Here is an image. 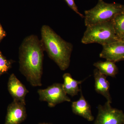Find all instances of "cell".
<instances>
[{
  "instance_id": "d6986e66",
  "label": "cell",
  "mask_w": 124,
  "mask_h": 124,
  "mask_svg": "<svg viewBox=\"0 0 124 124\" xmlns=\"http://www.w3.org/2000/svg\"><path fill=\"white\" fill-rule=\"evenodd\" d=\"M45 124V123H41V124Z\"/></svg>"
},
{
  "instance_id": "e0dca14e",
  "label": "cell",
  "mask_w": 124,
  "mask_h": 124,
  "mask_svg": "<svg viewBox=\"0 0 124 124\" xmlns=\"http://www.w3.org/2000/svg\"><path fill=\"white\" fill-rule=\"evenodd\" d=\"M6 36V33L0 23V42Z\"/></svg>"
},
{
  "instance_id": "4fadbf2b",
  "label": "cell",
  "mask_w": 124,
  "mask_h": 124,
  "mask_svg": "<svg viewBox=\"0 0 124 124\" xmlns=\"http://www.w3.org/2000/svg\"><path fill=\"white\" fill-rule=\"evenodd\" d=\"M93 66L100 73L107 77H115L118 72V69L115 62L112 61H98L94 63Z\"/></svg>"
},
{
  "instance_id": "5bb4252c",
  "label": "cell",
  "mask_w": 124,
  "mask_h": 124,
  "mask_svg": "<svg viewBox=\"0 0 124 124\" xmlns=\"http://www.w3.org/2000/svg\"><path fill=\"white\" fill-rule=\"evenodd\" d=\"M112 22L116 34L121 40L124 34V10L117 15Z\"/></svg>"
},
{
  "instance_id": "ac0fdd59",
  "label": "cell",
  "mask_w": 124,
  "mask_h": 124,
  "mask_svg": "<svg viewBox=\"0 0 124 124\" xmlns=\"http://www.w3.org/2000/svg\"><path fill=\"white\" fill-rule=\"evenodd\" d=\"M121 40H122V41L124 42V35H123V36H122V38H121Z\"/></svg>"
},
{
  "instance_id": "8fae6325",
  "label": "cell",
  "mask_w": 124,
  "mask_h": 124,
  "mask_svg": "<svg viewBox=\"0 0 124 124\" xmlns=\"http://www.w3.org/2000/svg\"><path fill=\"white\" fill-rule=\"evenodd\" d=\"M93 75L95 91L106 98L107 101L111 103V97L109 92L110 83L107 79L106 76L101 74L97 68L94 70Z\"/></svg>"
},
{
  "instance_id": "3957f363",
  "label": "cell",
  "mask_w": 124,
  "mask_h": 124,
  "mask_svg": "<svg viewBox=\"0 0 124 124\" xmlns=\"http://www.w3.org/2000/svg\"><path fill=\"white\" fill-rule=\"evenodd\" d=\"M124 10V5L114 2L108 3L98 0L93 8L85 11V23L86 27L112 21L118 14Z\"/></svg>"
},
{
  "instance_id": "8992f818",
  "label": "cell",
  "mask_w": 124,
  "mask_h": 124,
  "mask_svg": "<svg viewBox=\"0 0 124 124\" xmlns=\"http://www.w3.org/2000/svg\"><path fill=\"white\" fill-rule=\"evenodd\" d=\"M107 101L104 105L98 106V114L94 124H124L123 111L112 108Z\"/></svg>"
},
{
  "instance_id": "2e32d148",
  "label": "cell",
  "mask_w": 124,
  "mask_h": 124,
  "mask_svg": "<svg viewBox=\"0 0 124 124\" xmlns=\"http://www.w3.org/2000/svg\"><path fill=\"white\" fill-rule=\"evenodd\" d=\"M66 2L67 4L71 9L75 11L76 13L80 16V17L82 18H84L85 16L81 14L79 11L78 7L75 4L74 0H64Z\"/></svg>"
},
{
  "instance_id": "7a4b0ae2",
  "label": "cell",
  "mask_w": 124,
  "mask_h": 124,
  "mask_svg": "<svg viewBox=\"0 0 124 124\" xmlns=\"http://www.w3.org/2000/svg\"><path fill=\"white\" fill-rule=\"evenodd\" d=\"M41 40L44 51L62 70L69 68L73 45L55 33L50 27L43 25L41 30Z\"/></svg>"
},
{
  "instance_id": "277c9868",
  "label": "cell",
  "mask_w": 124,
  "mask_h": 124,
  "mask_svg": "<svg viewBox=\"0 0 124 124\" xmlns=\"http://www.w3.org/2000/svg\"><path fill=\"white\" fill-rule=\"evenodd\" d=\"M119 40L111 21L86 27L81 41L85 44L95 43L103 46Z\"/></svg>"
},
{
  "instance_id": "7c38bea8",
  "label": "cell",
  "mask_w": 124,
  "mask_h": 124,
  "mask_svg": "<svg viewBox=\"0 0 124 124\" xmlns=\"http://www.w3.org/2000/svg\"><path fill=\"white\" fill-rule=\"evenodd\" d=\"M63 89L67 94H69L72 97L78 94L79 92L81 89L79 87V85L80 84L86 79L83 80L78 81L74 79L71 74L68 73H64L63 75Z\"/></svg>"
},
{
  "instance_id": "9c48e42d",
  "label": "cell",
  "mask_w": 124,
  "mask_h": 124,
  "mask_svg": "<svg viewBox=\"0 0 124 124\" xmlns=\"http://www.w3.org/2000/svg\"><path fill=\"white\" fill-rule=\"evenodd\" d=\"M7 86L9 93L13 100L26 105L25 97L29 91L14 73L11 74L9 78Z\"/></svg>"
},
{
  "instance_id": "ffe728a7",
  "label": "cell",
  "mask_w": 124,
  "mask_h": 124,
  "mask_svg": "<svg viewBox=\"0 0 124 124\" xmlns=\"http://www.w3.org/2000/svg\"></svg>"
},
{
  "instance_id": "ba28073f",
  "label": "cell",
  "mask_w": 124,
  "mask_h": 124,
  "mask_svg": "<svg viewBox=\"0 0 124 124\" xmlns=\"http://www.w3.org/2000/svg\"><path fill=\"white\" fill-rule=\"evenodd\" d=\"M100 57L115 62L124 60V42L121 40L102 46Z\"/></svg>"
},
{
  "instance_id": "30bf717a",
  "label": "cell",
  "mask_w": 124,
  "mask_h": 124,
  "mask_svg": "<svg viewBox=\"0 0 124 124\" xmlns=\"http://www.w3.org/2000/svg\"><path fill=\"white\" fill-rule=\"evenodd\" d=\"M80 97L79 100L72 103L71 108L73 113L86 119L88 121H92L94 117L92 115L91 107L88 102L85 99L81 89Z\"/></svg>"
},
{
  "instance_id": "5b68a950",
  "label": "cell",
  "mask_w": 124,
  "mask_h": 124,
  "mask_svg": "<svg viewBox=\"0 0 124 124\" xmlns=\"http://www.w3.org/2000/svg\"><path fill=\"white\" fill-rule=\"evenodd\" d=\"M38 93L40 101L47 102L50 108L63 102H71L70 98L64 91L62 84L60 83H54L44 89H39Z\"/></svg>"
},
{
  "instance_id": "6da1fadb",
  "label": "cell",
  "mask_w": 124,
  "mask_h": 124,
  "mask_svg": "<svg viewBox=\"0 0 124 124\" xmlns=\"http://www.w3.org/2000/svg\"><path fill=\"white\" fill-rule=\"evenodd\" d=\"M44 47L35 35L27 37L19 49V70L33 86H41Z\"/></svg>"
},
{
  "instance_id": "52a82bcc",
  "label": "cell",
  "mask_w": 124,
  "mask_h": 124,
  "mask_svg": "<svg viewBox=\"0 0 124 124\" xmlns=\"http://www.w3.org/2000/svg\"><path fill=\"white\" fill-rule=\"evenodd\" d=\"M25 105L13 100L7 107L4 124H20L24 121L27 117Z\"/></svg>"
},
{
  "instance_id": "9a60e30c",
  "label": "cell",
  "mask_w": 124,
  "mask_h": 124,
  "mask_svg": "<svg viewBox=\"0 0 124 124\" xmlns=\"http://www.w3.org/2000/svg\"><path fill=\"white\" fill-rule=\"evenodd\" d=\"M12 63V61L6 58L0 50V77L11 68Z\"/></svg>"
}]
</instances>
